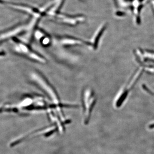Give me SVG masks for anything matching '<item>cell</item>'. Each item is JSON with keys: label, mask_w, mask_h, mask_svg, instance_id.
I'll return each instance as SVG.
<instances>
[{"label": "cell", "mask_w": 154, "mask_h": 154, "mask_svg": "<svg viewBox=\"0 0 154 154\" xmlns=\"http://www.w3.org/2000/svg\"><path fill=\"white\" fill-rule=\"evenodd\" d=\"M31 78L33 82L49 96L57 111L60 112L61 115H62L60 111L59 99L52 86L43 77L37 73H32L31 75Z\"/></svg>", "instance_id": "cell-1"}, {"label": "cell", "mask_w": 154, "mask_h": 154, "mask_svg": "<svg viewBox=\"0 0 154 154\" xmlns=\"http://www.w3.org/2000/svg\"><path fill=\"white\" fill-rule=\"evenodd\" d=\"M95 99L93 93L89 88L85 90L83 95L84 103V122L85 124H88L89 121L91 111L93 109Z\"/></svg>", "instance_id": "cell-2"}, {"label": "cell", "mask_w": 154, "mask_h": 154, "mask_svg": "<svg viewBox=\"0 0 154 154\" xmlns=\"http://www.w3.org/2000/svg\"><path fill=\"white\" fill-rule=\"evenodd\" d=\"M60 43L63 46H74L82 45L83 42L76 38H64L61 39Z\"/></svg>", "instance_id": "cell-3"}, {"label": "cell", "mask_w": 154, "mask_h": 154, "mask_svg": "<svg viewBox=\"0 0 154 154\" xmlns=\"http://www.w3.org/2000/svg\"><path fill=\"white\" fill-rule=\"evenodd\" d=\"M105 27H103L100 29V30H99L97 33L94 36L90 42V45L94 48H96L98 45V42H99V38H100L101 35H102V33L104 31Z\"/></svg>", "instance_id": "cell-4"}, {"label": "cell", "mask_w": 154, "mask_h": 154, "mask_svg": "<svg viewBox=\"0 0 154 154\" xmlns=\"http://www.w3.org/2000/svg\"><path fill=\"white\" fill-rule=\"evenodd\" d=\"M34 36H35V38L37 39L38 40H41L42 38H43L45 35L44 33L41 31V30H36L35 32H34Z\"/></svg>", "instance_id": "cell-5"}, {"label": "cell", "mask_w": 154, "mask_h": 154, "mask_svg": "<svg viewBox=\"0 0 154 154\" xmlns=\"http://www.w3.org/2000/svg\"><path fill=\"white\" fill-rule=\"evenodd\" d=\"M41 39L42 44L43 45L45 46H46V45H49L51 42L50 39L49 37H47V36H45Z\"/></svg>", "instance_id": "cell-6"}]
</instances>
